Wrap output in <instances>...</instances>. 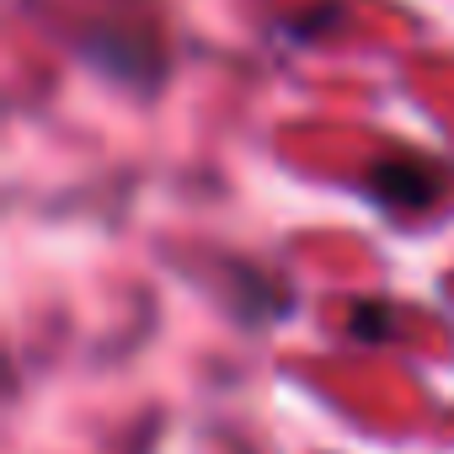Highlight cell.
Returning <instances> with one entry per match:
<instances>
[{
    "label": "cell",
    "mask_w": 454,
    "mask_h": 454,
    "mask_svg": "<svg viewBox=\"0 0 454 454\" xmlns=\"http://www.w3.org/2000/svg\"><path fill=\"white\" fill-rule=\"evenodd\" d=\"M369 192H374V203H385L395 214H417L443 192V166L422 160V155H385L369 166Z\"/></svg>",
    "instance_id": "1"
},
{
    "label": "cell",
    "mask_w": 454,
    "mask_h": 454,
    "mask_svg": "<svg viewBox=\"0 0 454 454\" xmlns=\"http://www.w3.org/2000/svg\"><path fill=\"white\" fill-rule=\"evenodd\" d=\"M86 54L107 70V75H118V81H134V86H155V75H160V49H155V38L150 33H91L86 38Z\"/></svg>",
    "instance_id": "2"
},
{
    "label": "cell",
    "mask_w": 454,
    "mask_h": 454,
    "mask_svg": "<svg viewBox=\"0 0 454 454\" xmlns=\"http://www.w3.org/2000/svg\"><path fill=\"white\" fill-rule=\"evenodd\" d=\"M385 332H390V305H358L348 316V337L353 342H380Z\"/></svg>",
    "instance_id": "3"
}]
</instances>
